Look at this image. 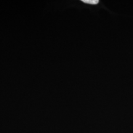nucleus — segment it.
Returning a JSON list of instances; mask_svg holds the SVG:
<instances>
[{"label":"nucleus","instance_id":"obj_1","mask_svg":"<svg viewBox=\"0 0 133 133\" xmlns=\"http://www.w3.org/2000/svg\"><path fill=\"white\" fill-rule=\"evenodd\" d=\"M83 3H86V4H92V5H96L99 3V0H82Z\"/></svg>","mask_w":133,"mask_h":133}]
</instances>
